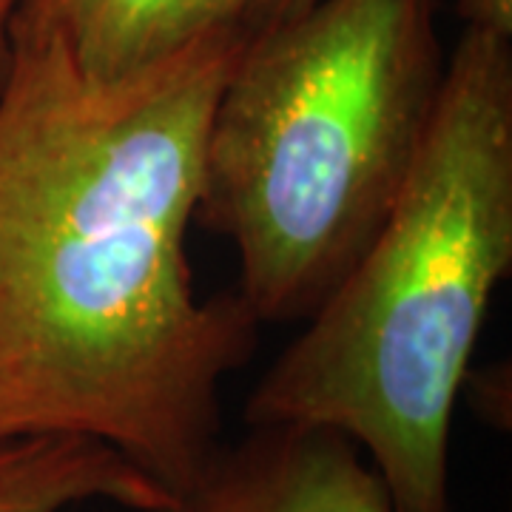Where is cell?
<instances>
[{"instance_id": "cell-1", "label": "cell", "mask_w": 512, "mask_h": 512, "mask_svg": "<svg viewBox=\"0 0 512 512\" xmlns=\"http://www.w3.org/2000/svg\"><path fill=\"white\" fill-rule=\"evenodd\" d=\"M245 29L120 86L12 37L0 89V441L83 436L168 495L220 447L225 376L259 322L188 262L211 111Z\"/></svg>"}, {"instance_id": "cell-2", "label": "cell", "mask_w": 512, "mask_h": 512, "mask_svg": "<svg viewBox=\"0 0 512 512\" xmlns=\"http://www.w3.org/2000/svg\"><path fill=\"white\" fill-rule=\"evenodd\" d=\"M510 40L464 26L393 214L245 402L353 441L399 512H453L458 393L512 268Z\"/></svg>"}, {"instance_id": "cell-3", "label": "cell", "mask_w": 512, "mask_h": 512, "mask_svg": "<svg viewBox=\"0 0 512 512\" xmlns=\"http://www.w3.org/2000/svg\"><path fill=\"white\" fill-rule=\"evenodd\" d=\"M436 0H316L248 32L211 111L194 225L239 299L305 322L379 237L419 163L447 57Z\"/></svg>"}, {"instance_id": "cell-4", "label": "cell", "mask_w": 512, "mask_h": 512, "mask_svg": "<svg viewBox=\"0 0 512 512\" xmlns=\"http://www.w3.org/2000/svg\"><path fill=\"white\" fill-rule=\"evenodd\" d=\"M165 512H399L362 450L319 427H248Z\"/></svg>"}, {"instance_id": "cell-5", "label": "cell", "mask_w": 512, "mask_h": 512, "mask_svg": "<svg viewBox=\"0 0 512 512\" xmlns=\"http://www.w3.org/2000/svg\"><path fill=\"white\" fill-rule=\"evenodd\" d=\"M245 29V0H20L12 37H49L92 86H120L202 37Z\"/></svg>"}, {"instance_id": "cell-6", "label": "cell", "mask_w": 512, "mask_h": 512, "mask_svg": "<svg viewBox=\"0 0 512 512\" xmlns=\"http://www.w3.org/2000/svg\"><path fill=\"white\" fill-rule=\"evenodd\" d=\"M94 501L128 512H165L174 495L94 439L0 441V512H69Z\"/></svg>"}, {"instance_id": "cell-7", "label": "cell", "mask_w": 512, "mask_h": 512, "mask_svg": "<svg viewBox=\"0 0 512 512\" xmlns=\"http://www.w3.org/2000/svg\"><path fill=\"white\" fill-rule=\"evenodd\" d=\"M456 12L470 29L512 37V0H456Z\"/></svg>"}, {"instance_id": "cell-8", "label": "cell", "mask_w": 512, "mask_h": 512, "mask_svg": "<svg viewBox=\"0 0 512 512\" xmlns=\"http://www.w3.org/2000/svg\"><path fill=\"white\" fill-rule=\"evenodd\" d=\"M316 0H245V32H259L308 12Z\"/></svg>"}, {"instance_id": "cell-9", "label": "cell", "mask_w": 512, "mask_h": 512, "mask_svg": "<svg viewBox=\"0 0 512 512\" xmlns=\"http://www.w3.org/2000/svg\"><path fill=\"white\" fill-rule=\"evenodd\" d=\"M20 0H0V89L12 66V23L18 15Z\"/></svg>"}]
</instances>
